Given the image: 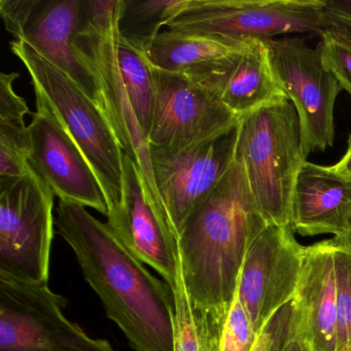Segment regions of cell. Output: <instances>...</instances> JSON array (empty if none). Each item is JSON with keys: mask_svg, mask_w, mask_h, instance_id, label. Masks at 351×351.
I'll use <instances>...</instances> for the list:
<instances>
[{"mask_svg": "<svg viewBox=\"0 0 351 351\" xmlns=\"http://www.w3.org/2000/svg\"><path fill=\"white\" fill-rule=\"evenodd\" d=\"M273 71L295 106L304 155L324 152L335 141V104L342 87L317 49L299 38L267 40Z\"/></svg>", "mask_w": 351, "mask_h": 351, "instance_id": "9", "label": "cell"}, {"mask_svg": "<svg viewBox=\"0 0 351 351\" xmlns=\"http://www.w3.org/2000/svg\"><path fill=\"white\" fill-rule=\"evenodd\" d=\"M334 242L337 287L336 351H351V248Z\"/></svg>", "mask_w": 351, "mask_h": 351, "instance_id": "23", "label": "cell"}, {"mask_svg": "<svg viewBox=\"0 0 351 351\" xmlns=\"http://www.w3.org/2000/svg\"><path fill=\"white\" fill-rule=\"evenodd\" d=\"M256 334L247 312L236 291L223 328L215 343V351H252Z\"/></svg>", "mask_w": 351, "mask_h": 351, "instance_id": "25", "label": "cell"}, {"mask_svg": "<svg viewBox=\"0 0 351 351\" xmlns=\"http://www.w3.org/2000/svg\"><path fill=\"white\" fill-rule=\"evenodd\" d=\"M166 27L242 45L291 34L320 36L342 26L330 19L324 0H190Z\"/></svg>", "mask_w": 351, "mask_h": 351, "instance_id": "6", "label": "cell"}, {"mask_svg": "<svg viewBox=\"0 0 351 351\" xmlns=\"http://www.w3.org/2000/svg\"><path fill=\"white\" fill-rule=\"evenodd\" d=\"M335 238H336L340 243H342L343 245L351 248V217H349L348 227H347V230L346 232H345L344 235L341 236V237Z\"/></svg>", "mask_w": 351, "mask_h": 351, "instance_id": "31", "label": "cell"}, {"mask_svg": "<svg viewBox=\"0 0 351 351\" xmlns=\"http://www.w3.org/2000/svg\"><path fill=\"white\" fill-rule=\"evenodd\" d=\"M122 0H83L82 20L71 40L77 60L92 75L99 108L125 155L143 176L145 196L171 226L154 180L149 143L131 104L119 63V17ZM172 227V226H171Z\"/></svg>", "mask_w": 351, "mask_h": 351, "instance_id": "3", "label": "cell"}, {"mask_svg": "<svg viewBox=\"0 0 351 351\" xmlns=\"http://www.w3.org/2000/svg\"><path fill=\"white\" fill-rule=\"evenodd\" d=\"M316 49L342 90L351 95V32L342 27L324 32Z\"/></svg>", "mask_w": 351, "mask_h": 351, "instance_id": "24", "label": "cell"}, {"mask_svg": "<svg viewBox=\"0 0 351 351\" xmlns=\"http://www.w3.org/2000/svg\"><path fill=\"white\" fill-rule=\"evenodd\" d=\"M119 63L131 104L143 132L149 137L156 102L154 69L139 49L121 38L118 46ZM149 139V138H147Z\"/></svg>", "mask_w": 351, "mask_h": 351, "instance_id": "21", "label": "cell"}, {"mask_svg": "<svg viewBox=\"0 0 351 351\" xmlns=\"http://www.w3.org/2000/svg\"><path fill=\"white\" fill-rule=\"evenodd\" d=\"M267 226L245 170L235 159L178 234L180 265L191 301L208 318L215 342L235 298L248 248Z\"/></svg>", "mask_w": 351, "mask_h": 351, "instance_id": "2", "label": "cell"}, {"mask_svg": "<svg viewBox=\"0 0 351 351\" xmlns=\"http://www.w3.org/2000/svg\"><path fill=\"white\" fill-rule=\"evenodd\" d=\"M236 160L268 225L289 226L298 173L306 161L295 106L276 100L238 120Z\"/></svg>", "mask_w": 351, "mask_h": 351, "instance_id": "4", "label": "cell"}, {"mask_svg": "<svg viewBox=\"0 0 351 351\" xmlns=\"http://www.w3.org/2000/svg\"><path fill=\"white\" fill-rule=\"evenodd\" d=\"M304 246L291 226L268 225L244 258L237 295L258 334L279 309L295 299Z\"/></svg>", "mask_w": 351, "mask_h": 351, "instance_id": "11", "label": "cell"}, {"mask_svg": "<svg viewBox=\"0 0 351 351\" xmlns=\"http://www.w3.org/2000/svg\"><path fill=\"white\" fill-rule=\"evenodd\" d=\"M54 197L34 170L0 178V276L48 285Z\"/></svg>", "mask_w": 351, "mask_h": 351, "instance_id": "7", "label": "cell"}, {"mask_svg": "<svg viewBox=\"0 0 351 351\" xmlns=\"http://www.w3.org/2000/svg\"><path fill=\"white\" fill-rule=\"evenodd\" d=\"M332 168L337 173L345 176V178H351V132L348 136L346 153L341 158L338 163L332 166Z\"/></svg>", "mask_w": 351, "mask_h": 351, "instance_id": "29", "label": "cell"}, {"mask_svg": "<svg viewBox=\"0 0 351 351\" xmlns=\"http://www.w3.org/2000/svg\"><path fill=\"white\" fill-rule=\"evenodd\" d=\"M351 217V178L332 166L306 160L298 173L291 203L289 226L302 236L344 235Z\"/></svg>", "mask_w": 351, "mask_h": 351, "instance_id": "18", "label": "cell"}, {"mask_svg": "<svg viewBox=\"0 0 351 351\" xmlns=\"http://www.w3.org/2000/svg\"><path fill=\"white\" fill-rule=\"evenodd\" d=\"M123 163L122 202L106 215L108 227L135 256L173 287L180 265L178 238L171 226L147 200L136 164L125 154Z\"/></svg>", "mask_w": 351, "mask_h": 351, "instance_id": "16", "label": "cell"}, {"mask_svg": "<svg viewBox=\"0 0 351 351\" xmlns=\"http://www.w3.org/2000/svg\"><path fill=\"white\" fill-rule=\"evenodd\" d=\"M190 0H122L119 32L121 38L141 51L145 50Z\"/></svg>", "mask_w": 351, "mask_h": 351, "instance_id": "20", "label": "cell"}, {"mask_svg": "<svg viewBox=\"0 0 351 351\" xmlns=\"http://www.w3.org/2000/svg\"><path fill=\"white\" fill-rule=\"evenodd\" d=\"M295 335L311 351H336L337 287L332 238L304 246L295 299Z\"/></svg>", "mask_w": 351, "mask_h": 351, "instance_id": "17", "label": "cell"}, {"mask_svg": "<svg viewBox=\"0 0 351 351\" xmlns=\"http://www.w3.org/2000/svg\"><path fill=\"white\" fill-rule=\"evenodd\" d=\"M36 99V112L28 125L30 168L60 201L91 207L108 215L101 184L89 162L46 102L38 96Z\"/></svg>", "mask_w": 351, "mask_h": 351, "instance_id": "14", "label": "cell"}, {"mask_svg": "<svg viewBox=\"0 0 351 351\" xmlns=\"http://www.w3.org/2000/svg\"><path fill=\"white\" fill-rule=\"evenodd\" d=\"M285 351H311L310 350L309 347L307 346V345L305 344V342H304L303 340H302L301 338H299V337L297 336V335H295V337H293V340H291V342L289 343V346H287V348L285 349Z\"/></svg>", "mask_w": 351, "mask_h": 351, "instance_id": "30", "label": "cell"}, {"mask_svg": "<svg viewBox=\"0 0 351 351\" xmlns=\"http://www.w3.org/2000/svg\"><path fill=\"white\" fill-rule=\"evenodd\" d=\"M184 75L238 119L271 102L287 99L273 71L267 40L250 38L237 52Z\"/></svg>", "mask_w": 351, "mask_h": 351, "instance_id": "15", "label": "cell"}, {"mask_svg": "<svg viewBox=\"0 0 351 351\" xmlns=\"http://www.w3.org/2000/svg\"><path fill=\"white\" fill-rule=\"evenodd\" d=\"M11 50L27 69L36 96L46 102L89 162L101 184L108 211L117 208L124 193V153L101 110L27 43L15 40Z\"/></svg>", "mask_w": 351, "mask_h": 351, "instance_id": "5", "label": "cell"}, {"mask_svg": "<svg viewBox=\"0 0 351 351\" xmlns=\"http://www.w3.org/2000/svg\"><path fill=\"white\" fill-rule=\"evenodd\" d=\"M176 299L173 351H215V336L206 315L193 306L178 265V277L172 287Z\"/></svg>", "mask_w": 351, "mask_h": 351, "instance_id": "22", "label": "cell"}, {"mask_svg": "<svg viewBox=\"0 0 351 351\" xmlns=\"http://www.w3.org/2000/svg\"><path fill=\"white\" fill-rule=\"evenodd\" d=\"M213 38L166 29L141 51L152 66L172 73H184L211 61L225 58L243 47Z\"/></svg>", "mask_w": 351, "mask_h": 351, "instance_id": "19", "label": "cell"}, {"mask_svg": "<svg viewBox=\"0 0 351 351\" xmlns=\"http://www.w3.org/2000/svg\"><path fill=\"white\" fill-rule=\"evenodd\" d=\"M330 20L351 32V0H324Z\"/></svg>", "mask_w": 351, "mask_h": 351, "instance_id": "28", "label": "cell"}, {"mask_svg": "<svg viewBox=\"0 0 351 351\" xmlns=\"http://www.w3.org/2000/svg\"><path fill=\"white\" fill-rule=\"evenodd\" d=\"M154 69L156 102L149 147L180 149L234 128L239 119L184 73Z\"/></svg>", "mask_w": 351, "mask_h": 351, "instance_id": "12", "label": "cell"}, {"mask_svg": "<svg viewBox=\"0 0 351 351\" xmlns=\"http://www.w3.org/2000/svg\"><path fill=\"white\" fill-rule=\"evenodd\" d=\"M19 77L17 73L0 75V123L3 124H25L24 117L29 114L25 100L14 90L13 83Z\"/></svg>", "mask_w": 351, "mask_h": 351, "instance_id": "27", "label": "cell"}, {"mask_svg": "<svg viewBox=\"0 0 351 351\" xmlns=\"http://www.w3.org/2000/svg\"><path fill=\"white\" fill-rule=\"evenodd\" d=\"M295 335V306L293 300L263 326L252 351H285Z\"/></svg>", "mask_w": 351, "mask_h": 351, "instance_id": "26", "label": "cell"}, {"mask_svg": "<svg viewBox=\"0 0 351 351\" xmlns=\"http://www.w3.org/2000/svg\"><path fill=\"white\" fill-rule=\"evenodd\" d=\"M66 303L48 285L0 276V351H116L71 322Z\"/></svg>", "mask_w": 351, "mask_h": 351, "instance_id": "8", "label": "cell"}, {"mask_svg": "<svg viewBox=\"0 0 351 351\" xmlns=\"http://www.w3.org/2000/svg\"><path fill=\"white\" fill-rule=\"evenodd\" d=\"M56 215L59 235L75 252L86 281L133 350L173 351L171 285L154 276L108 223L83 205L59 201Z\"/></svg>", "mask_w": 351, "mask_h": 351, "instance_id": "1", "label": "cell"}, {"mask_svg": "<svg viewBox=\"0 0 351 351\" xmlns=\"http://www.w3.org/2000/svg\"><path fill=\"white\" fill-rule=\"evenodd\" d=\"M237 138L238 124L188 147H149L154 180L176 238L193 211L233 165Z\"/></svg>", "mask_w": 351, "mask_h": 351, "instance_id": "10", "label": "cell"}, {"mask_svg": "<svg viewBox=\"0 0 351 351\" xmlns=\"http://www.w3.org/2000/svg\"><path fill=\"white\" fill-rule=\"evenodd\" d=\"M83 0H1L5 29L66 73L99 108L97 86L77 60L71 40L82 20Z\"/></svg>", "mask_w": 351, "mask_h": 351, "instance_id": "13", "label": "cell"}]
</instances>
